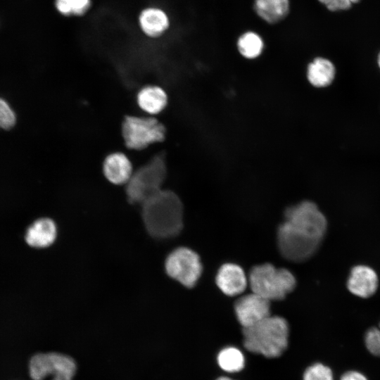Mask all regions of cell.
<instances>
[{
	"label": "cell",
	"instance_id": "cell-22",
	"mask_svg": "<svg viewBox=\"0 0 380 380\" xmlns=\"http://www.w3.org/2000/svg\"><path fill=\"white\" fill-rule=\"evenodd\" d=\"M303 380H334V376L329 367L316 363L306 369Z\"/></svg>",
	"mask_w": 380,
	"mask_h": 380
},
{
	"label": "cell",
	"instance_id": "cell-9",
	"mask_svg": "<svg viewBox=\"0 0 380 380\" xmlns=\"http://www.w3.org/2000/svg\"><path fill=\"white\" fill-rule=\"evenodd\" d=\"M234 310L241 325L247 328L270 315V301L252 292L236 301Z\"/></svg>",
	"mask_w": 380,
	"mask_h": 380
},
{
	"label": "cell",
	"instance_id": "cell-27",
	"mask_svg": "<svg viewBox=\"0 0 380 380\" xmlns=\"http://www.w3.org/2000/svg\"><path fill=\"white\" fill-rule=\"evenodd\" d=\"M52 380H72V379L62 375H55Z\"/></svg>",
	"mask_w": 380,
	"mask_h": 380
},
{
	"label": "cell",
	"instance_id": "cell-17",
	"mask_svg": "<svg viewBox=\"0 0 380 380\" xmlns=\"http://www.w3.org/2000/svg\"><path fill=\"white\" fill-rule=\"evenodd\" d=\"M254 9L261 19L273 24L288 15L290 2L289 0H255Z\"/></svg>",
	"mask_w": 380,
	"mask_h": 380
},
{
	"label": "cell",
	"instance_id": "cell-23",
	"mask_svg": "<svg viewBox=\"0 0 380 380\" xmlns=\"http://www.w3.org/2000/svg\"><path fill=\"white\" fill-rule=\"evenodd\" d=\"M365 346L372 354L380 356V329L371 328L365 336Z\"/></svg>",
	"mask_w": 380,
	"mask_h": 380
},
{
	"label": "cell",
	"instance_id": "cell-30",
	"mask_svg": "<svg viewBox=\"0 0 380 380\" xmlns=\"http://www.w3.org/2000/svg\"><path fill=\"white\" fill-rule=\"evenodd\" d=\"M379 329H380V324H379Z\"/></svg>",
	"mask_w": 380,
	"mask_h": 380
},
{
	"label": "cell",
	"instance_id": "cell-15",
	"mask_svg": "<svg viewBox=\"0 0 380 380\" xmlns=\"http://www.w3.org/2000/svg\"><path fill=\"white\" fill-rule=\"evenodd\" d=\"M336 74L334 63L324 57H316L308 63L306 76L309 83L316 88H325L331 85Z\"/></svg>",
	"mask_w": 380,
	"mask_h": 380
},
{
	"label": "cell",
	"instance_id": "cell-10",
	"mask_svg": "<svg viewBox=\"0 0 380 380\" xmlns=\"http://www.w3.org/2000/svg\"><path fill=\"white\" fill-rule=\"evenodd\" d=\"M137 20L141 31L150 38L161 37L170 26V20L167 12L156 6L144 8L139 12Z\"/></svg>",
	"mask_w": 380,
	"mask_h": 380
},
{
	"label": "cell",
	"instance_id": "cell-16",
	"mask_svg": "<svg viewBox=\"0 0 380 380\" xmlns=\"http://www.w3.org/2000/svg\"><path fill=\"white\" fill-rule=\"evenodd\" d=\"M137 101L143 111L155 115L165 108L167 104V96L162 87L147 85L142 87L137 93Z\"/></svg>",
	"mask_w": 380,
	"mask_h": 380
},
{
	"label": "cell",
	"instance_id": "cell-18",
	"mask_svg": "<svg viewBox=\"0 0 380 380\" xmlns=\"http://www.w3.org/2000/svg\"><path fill=\"white\" fill-rule=\"evenodd\" d=\"M28 373L32 380H44L54 375L55 364L53 353H38L33 355L28 362Z\"/></svg>",
	"mask_w": 380,
	"mask_h": 380
},
{
	"label": "cell",
	"instance_id": "cell-20",
	"mask_svg": "<svg viewBox=\"0 0 380 380\" xmlns=\"http://www.w3.org/2000/svg\"><path fill=\"white\" fill-rule=\"evenodd\" d=\"M217 362L224 371L234 373L241 371L244 367L245 359L238 348L227 347L219 353Z\"/></svg>",
	"mask_w": 380,
	"mask_h": 380
},
{
	"label": "cell",
	"instance_id": "cell-12",
	"mask_svg": "<svg viewBox=\"0 0 380 380\" xmlns=\"http://www.w3.org/2000/svg\"><path fill=\"white\" fill-rule=\"evenodd\" d=\"M347 287L353 294L357 296L369 298L377 289V274L373 269L368 266H355L350 271Z\"/></svg>",
	"mask_w": 380,
	"mask_h": 380
},
{
	"label": "cell",
	"instance_id": "cell-25",
	"mask_svg": "<svg viewBox=\"0 0 380 380\" xmlns=\"http://www.w3.org/2000/svg\"><path fill=\"white\" fill-rule=\"evenodd\" d=\"M330 11H346L352 7L360 0H318Z\"/></svg>",
	"mask_w": 380,
	"mask_h": 380
},
{
	"label": "cell",
	"instance_id": "cell-28",
	"mask_svg": "<svg viewBox=\"0 0 380 380\" xmlns=\"http://www.w3.org/2000/svg\"><path fill=\"white\" fill-rule=\"evenodd\" d=\"M376 62H377V65L380 70V52L378 53Z\"/></svg>",
	"mask_w": 380,
	"mask_h": 380
},
{
	"label": "cell",
	"instance_id": "cell-6",
	"mask_svg": "<svg viewBox=\"0 0 380 380\" xmlns=\"http://www.w3.org/2000/svg\"><path fill=\"white\" fill-rule=\"evenodd\" d=\"M277 241L281 254L293 262H303L310 258L321 243L285 221L278 228Z\"/></svg>",
	"mask_w": 380,
	"mask_h": 380
},
{
	"label": "cell",
	"instance_id": "cell-5",
	"mask_svg": "<svg viewBox=\"0 0 380 380\" xmlns=\"http://www.w3.org/2000/svg\"><path fill=\"white\" fill-rule=\"evenodd\" d=\"M165 127L153 117L127 115L122 124V134L126 146L141 150L165 138Z\"/></svg>",
	"mask_w": 380,
	"mask_h": 380
},
{
	"label": "cell",
	"instance_id": "cell-7",
	"mask_svg": "<svg viewBox=\"0 0 380 380\" xmlns=\"http://www.w3.org/2000/svg\"><path fill=\"white\" fill-rule=\"evenodd\" d=\"M285 222L307 235L322 241L327 227V220L316 204L305 201L289 207Z\"/></svg>",
	"mask_w": 380,
	"mask_h": 380
},
{
	"label": "cell",
	"instance_id": "cell-14",
	"mask_svg": "<svg viewBox=\"0 0 380 380\" xmlns=\"http://www.w3.org/2000/svg\"><path fill=\"white\" fill-rule=\"evenodd\" d=\"M57 229L55 222L49 218H40L27 229L26 242L34 248H46L56 240Z\"/></svg>",
	"mask_w": 380,
	"mask_h": 380
},
{
	"label": "cell",
	"instance_id": "cell-4",
	"mask_svg": "<svg viewBox=\"0 0 380 380\" xmlns=\"http://www.w3.org/2000/svg\"><path fill=\"white\" fill-rule=\"evenodd\" d=\"M165 177V160L162 156L157 155L133 172L126 186L128 201L141 205L162 189Z\"/></svg>",
	"mask_w": 380,
	"mask_h": 380
},
{
	"label": "cell",
	"instance_id": "cell-21",
	"mask_svg": "<svg viewBox=\"0 0 380 380\" xmlns=\"http://www.w3.org/2000/svg\"><path fill=\"white\" fill-rule=\"evenodd\" d=\"M91 0H54L56 11L65 17H81L91 7Z\"/></svg>",
	"mask_w": 380,
	"mask_h": 380
},
{
	"label": "cell",
	"instance_id": "cell-2",
	"mask_svg": "<svg viewBox=\"0 0 380 380\" xmlns=\"http://www.w3.org/2000/svg\"><path fill=\"white\" fill-rule=\"evenodd\" d=\"M243 345L250 352L266 357L280 356L288 346L289 325L279 316H268L258 323L243 329Z\"/></svg>",
	"mask_w": 380,
	"mask_h": 380
},
{
	"label": "cell",
	"instance_id": "cell-13",
	"mask_svg": "<svg viewBox=\"0 0 380 380\" xmlns=\"http://www.w3.org/2000/svg\"><path fill=\"white\" fill-rule=\"evenodd\" d=\"M103 170L106 178L117 185L127 184L133 174L129 159L121 152L108 155L103 162Z\"/></svg>",
	"mask_w": 380,
	"mask_h": 380
},
{
	"label": "cell",
	"instance_id": "cell-26",
	"mask_svg": "<svg viewBox=\"0 0 380 380\" xmlns=\"http://www.w3.org/2000/svg\"><path fill=\"white\" fill-rule=\"evenodd\" d=\"M340 380H368L362 373L357 371H349L344 373Z\"/></svg>",
	"mask_w": 380,
	"mask_h": 380
},
{
	"label": "cell",
	"instance_id": "cell-19",
	"mask_svg": "<svg viewBox=\"0 0 380 380\" xmlns=\"http://www.w3.org/2000/svg\"><path fill=\"white\" fill-rule=\"evenodd\" d=\"M239 53L246 59H255L262 53L264 42L260 34L253 31L243 33L237 40Z\"/></svg>",
	"mask_w": 380,
	"mask_h": 380
},
{
	"label": "cell",
	"instance_id": "cell-8",
	"mask_svg": "<svg viewBox=\"0 0 380 380\" xmlns=\"http://www.w3.org/2000/svg\"><path fill=\"white\" fill-rule=\"evenodd\" d=\"M166 273L186 288L194 287L202 273L199 255L186 247L171 252L165 260Z\"/></svg>",
	"mask_w": 380,
	"mask_h": 380
},
{
	"label": "cell",
	"instance_id": "cell-1",
	"mask_svg": "<svg viewBox=\"0 0 380 380\" xmlns=\"http://www.w3.org/2000/svg\"><path fill=\"white\" fill-rule=\"evenodd\" d=\"M141 205L144 227L152 237L169 239L182 231L183 205L174 192L161 189Z\"/></svg>",
	"mask_w": 380,
	"mask_h": 380
},
{
	"label": "cell",
	"instance_id": "cell-11",
	"mask_svg": "<svg viewBox=\"0 0 380 380\" xmlns=\"http://www.w3.org/2000/svg\"><path fill=\"white\" fill-rule=\"evenodd\" d=\"M216 284L224 294L234 296L244 291L248 284V278L239 265L228 262L218 270Z\"/></svg>",
	"mask_w": 380,
	"mask_h": 380
},
{
	"label": "cell",
	"instance_id": "cell-3",
	"mask_svg": "<svg viewBox=\"0 0 380 380\" xmlns=\"http://www.w3.org/2000/svg\"><path fill=\"white\" fill-rule=\"evenodd\" d=\"M248 281L253 293L269 301L284 299L296 284V278L289 270L277 268L270 263L253 267Z\"/></svg>",
	"mask_w": 380,
	"mask_h": 380
},
{
	"label": "cell",
	"instance_id": "cell-24",
	"mask_svg": "<svg viewBox=\"0 0 380 380\" xmlns=\"http://www.w3.org/2000/svg\"><path fill=\"white\" fill-rule=\"evenodd\" d=\"M15 123V115L8 103L0 99V128L8 129Z\"/></svg>",
	"mask_w": 380,
	"mask_h": 380
},
{
	"label": "cell",
	"instance_id": "cell-29",
	"mask_svg": "<svg viewBox=\"0 0 380 380\" xmlns=\"http://www.w3.org/2000/svg\"><path fill=\"white\" fill-rule=\"evenodd\" d=\"M216 380H233L229 377H225V376H222V377H220L218 379H217Z\"/></svg>",
	"mask_w": 380,
	"mask_h": 380
}]
</instances>
